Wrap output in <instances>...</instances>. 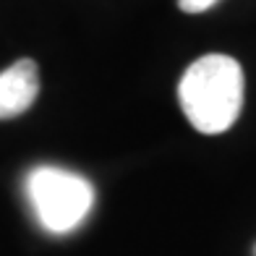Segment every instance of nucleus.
<instances>
[{
	"mask_svg": "<svg viewBox=\"0 0 256 256\" xmlns=\"http://www.w3.org/2000/svg\"><path fill=\"white\" fill-rule=\"evenodd\" d=\"M178 100L188 123L202 134H222L243 108V68L236 58L209 52L186 68Z\"/></svg>",
	"mask_w": 256,
	"mask_h": 256,
	"instance_id": "f257e3e1",
	"label": "nucleus"
},
{
	"mask_svg": "<svg viewBox=\"0 0 256 256\" xmlns=\"http://www.w3.org/2000/svg\"><path fill=\"white\" fill-rule=\"evenodd\" d=\"M26 196L37 222L52 236L74 232L94 206L92 183L74 170L55 165H40L29 172Z\"/></svg>",
	"mask_w": 256,
	"mask_h": 256,
	"instance_id": "f03ea898",
	"label": "nucleus"
},
{
	"mask_svg": "<svg viewBox=\"0 0 256 256\" xmlns=\"http://www.w3.org/2000/svg\"><path fill=\"white\" fill-rule=\"evenodd\" d=\"M40 94V68L29 58H21L0 74V120L24 115Z\"/></svg>",
	"mask_w": 256,
	"mask_h": 256,
	"instance_id": "7ed1b4c3",
	"label": "nucleus"
},
{
	"mask_svg": "<svg viewBox=\"0 0 256 256\" xmlns=\"http://www.w3.org/2000/svg\"><path fill=\"white\" fill-rule=\"evenodd\" d=\"M217 3L220 0H178L180 10H186V14H204V10H209Z\"/></svg>",
	"mask_w": 256,
	"mask_h": 256,
	"instance_id": "20e7f679",
	"label": "nucleus"
},
{
	"mask_svg": "<svg viewBox=\"0 0 256 256\" xmlns=\"http://www.w3.org/2000/svg\"><path fill=\"white\" fill-rule=\"evenodd\" d=\"M254 256H256V246H254Z\"/></svg>",
	"mask_w": 256,
	"mask_h": 256,
	"instance_id": "39448f33",
	"label": "nucleus"
}]
</instances>
